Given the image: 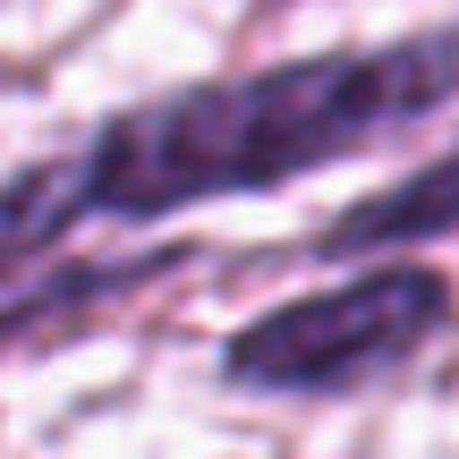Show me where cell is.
Returning a JSON list of instances; mask_svg holds the SVG:
<instances>
[{"label": "cell", "mask_w": 459, "mask_h": 459, "mask_svg": "<svg viewBox=\"0 0 459 459\" xmlns=\"http://www.w3.org/2000/svg\"><path fill=\"white\" fill-rule=\"evenodd\" d=\"M451 102L459 26H417L392 43H341L247 68V77L170 85L85 128L60 162L0 179V281L94 221H162L213 196H264L307 170L358 162Z\"/></svg>", "instance_id": "1"}, {"label": "cell", "mask_w": 459, "mask_h": 459, "mask_svg": "<svg viewBox=\"0 0 459 459\" xmlns=\"http://www.w3.org/2000/svg\"><path fill=\"white\" fill-rule=\"evenodd\" d=\"M459 230V145L434 153V162H417L409 179L375 187V196H358L349 213H332L315 230V255L324 264H349V255H383V247H426V238H451Z\"/></svg>", "instance_id": "3"}, {"label": "cell", "mask_w": 459, "mask_h": 459, "mask_svg": "<svg viewBox=\"0 0 459 459\" xmlns=\"http://www.w3.org/2000/svg\"><path fill=\"white\" fill-rule=\"evenodd\" d=\"M434 332H451V281L426 264H366L238 324L221 341V375L264 400H341L417 366Z\"/></svg>", "instance_id": "2"}]
</instances>
